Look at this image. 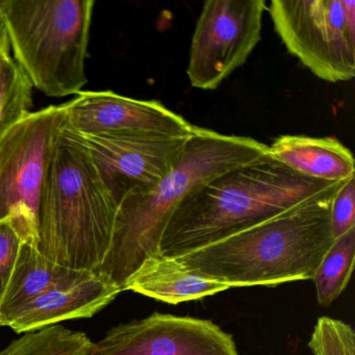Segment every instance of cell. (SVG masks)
<instances>
[{
  "label": "cell",
  "instance_id": "obj_19",
  "mask_svg": "<svg viewBox=\"0 0 355 355\" xmlns=\"http://www.w3.org/2000/svg\"><path fill=\"white\" fill-rule=\"evenodd\" d=\"M309 347L313 355H355V334L349 324L330 317L318 319Z\"/></svg>",
  "mask_w": 355,
  "mask_h": 355
},
{
  "label": "cell",
  "instance_id": "obj_16",
  "mask_svg": "<svg viewBox=\"0 0 355 355\" xmlns=\"http://www.w3.org/2000/svg\"><path fill=\"white\" fill-rule=\"evenodd\" d=\"M355 228L334 239L313 275L318 303L328 307L340 296L350 282L354 268Z\"/></svg>",
  "mask_w": 355,
  "mask_h": 355
},
{
  "label": "cell",
  "instance_id": "obj_11",
  "mask_svg": "<svg viewBox=\"0 0 355 355\" xmlns=\"http://www.w3.org/2000/svg\"><path fill=\"white\" fill-rule=\"evenodd\" d=\"M192 125L159 101H138L113 91H82L66 103L65 128L78 134L188 135Z\"/></svg>",
  "mask_w": 355,
  "mask_h": 355
},
{
  "label": "cell",
  "instance_id": "obj_21",
  "mask_svg": "<svg viewBox=\"0 0 355 355\" xmlns=\"http://www.w3.org/2000/svg\"><path fill=\"white\" fill-rule=\"evenodd\" d=\"M331 227L334 239L355 228V176L345 182L332 200Z\"/></svg>",
  "mask_w": 355,
  "mask_h": 355
},
{
  "label": "cell",
  "instance_id": "obj_22",
  "mask_svg": "<svg viewBox=\"0 0 355 355\" xmlns=\"http://www.w3.org/2000/svg\"><path fill=\"white\" fill-rule=\"evenodd\" d=\"M10 43L3 18L0 20V63L6 55H10Z\"/></svg>",
  "mask_w": 355,
  "mask_h": 355
},
{
  "label": "cell",
  "instance_id": "obj_3",
  "mask_svg": "<svg viewBox=\"0 0 355 355\" xmlns=\"http://www.w3.org/2000/svg\"><path fill=\"white\" fill-rule=\"evenodd\" d=\"M342 187L178 259L234 288L313 279L334 241L331 205Z\"/></svg>",
  "mask_w": 355,
  "mask_h": 355
},
{
  "label": "cell",
  "instance_id": "obj_4",
  "mask_svg": "<svg viewBox=\"0 0 355 355\" xmlns=\"http://www.w3.org/2000/svg\"><path fill=\"white\" fill-rule=\"evenodd\" d=\"M117 211L89 155L62 130L41 195L37 250L68 269L94 272L109 250Z\"/></svg>",
  "mask_w": 355,
  "mask_h": 355
},
{
  "label": "cell",
  "instance_id": "obj_7",
  "mask_svg": "<svg viewBox=\"0 0 355 355\" xmlns=\"http://www.w3.org/2000/svg\"><path fill=\"white\" fill-rule=\"evenodd\" d=\"M267 10L288 53L317 78H354V0H272Z\"/></svg>",
  "mask_w": 355,
  "mask_h": 355
},
{
  "label": "cell",
  "instance_id": "obj_5",
  "mask_svg": "<svg viewBox=\"0 0 355 355\" xmlns=\"http://www.w3.org/2000/svg\"><path fill=\"white\" fill-rule=\"evenodd\" d=\"M94 0H5L1 10L10 49L33 87L49 97L78 94Z\"/></svg>",
  "mask_w": 355,
  "mask_h": 355
},
{
  "label": "cell",
  "instance_id": "obj_9",
  "mask_svg": "<svg viewBox=\"0 0 355 355\" xmlns=\"http://www.w3.org/2000/svg\"><path fill=\"white\" fill-rule=\"evenodd\" d=\"M265 0H209L193 34L187 76L194 88L216 90L246 63L261 36Z\"/></svg>",
  "mask_w": 355,
  "mask_h": 355
},
{
  "label": "cell",
  "instance_id": "obj_12",
  "mask_svg": "<svg viewBox=\"0 0 355 355\" xmlns=\"http://www.w3.org/2000/svg\"><path fill=\"white\" fill-rule=\"evenodd\" d=\"M121 293L117 286L90 273L83 279L60 284L14 311L3 326L17 334L32 332L66 320L91 318Z\"/></svg>",
  "mask_w": 355,
  "mask_h": 355
},
{
  "label": "cell",
  "instance_id": "obj_6",
  "mask_svg": "<svg viewBox=\"0 0 355 355\" xmlns=\"http://www.w3.org/2000/svg\"><path fill=\"white\" fill-rule=\"evenodd\" d=\"M66 103L49 105L16 123L0 140V221L12 218L24 242L38 244L39 205Z\"/></svg>",
  "mask_w": 355,
  "mask_h": 355
},
{
  "label": "cell",
  "instance_id": "obj_20",
  "mask_svg": "<svg viewBox=\"0 0 355 355\" xmlns=\"http://www.w3.org/2000/svg\"><path fill=\"white\" fill-rule=\"evenodd\" d=\"M22 241L12 218L0 221V303L17 261Z\"/></svg>",
  "mask_w": 355,
  "mask_h": 355
},
{
  "label": "cell",
  "instance_id": "obj_1",
  "mask_svg": "<svg viewBox=\"0 0 355 355\" xmlns=\"http://www.w3.org/2000/svg\"><path fill=\"white\" fill-rule=\"evenodd\" d=\"M348 180L306 178L270 153L221 174L184 197L168 219L159 254L184 257L336 190Z\"/></svg>",
  "mask_w": 355,
  "mask_h": 355
},
{
  "label": "cell",
  "instance_id": "obj_8",
  "mask_svg": "<svg viewBox=\"0 0 355 355\" xmlns=\"http://www.w3.org/2000/svg\"><path fill=\"white\" fill-rule=\"evenodd\" d=\"M63 132L89 155L118 207L130 195L153 190L175 167L191 135L123 132L92 136L78 134L65 126Z\"/></svg>",
  "mask_w": 355,
  "mask_h": 355
},
{
  "label": "cell",
  "instance_id": "obj_24",
  "mask_svg": "<svg viewBox=\"0 0 355 355\" xmlns=\"http://www.w3.org/2000/svg\"><path fill=\"white\" fill-rule=\"evenodd\" d=\"M0 327H1V325H0Z\"/></svg>",
  "mask_w": 355,
  "mask_h": 355
},
{
  "label": "cell",
  "instance_id": "obj_10",
  "mask_svg": "<svg viewBox=\"0 0 355 355\" xmlns=\"http://www.w3.org/2000/svg\"><path fill=\"white\" fill-rule=\"evenodd\" d=\"M87 355H240L234 338L209 320L153 313L116 326Z\"/></svg>",
  "mask_w": 355,
  "mask_h": 355
},
{
  "label": "cell",
  "instance_id": "obj_2",
  "mask_svg": "<svg viewBox=\"0 0 355 355\" xmlns=\"http://www.w3.org/2000/svg\"><path fill=\"white\" fill-rule=\"evenodd\" d=\"M270 153L268 145L249 137L192 125L184 153L172 171L153 190L130 195L120 202L109 250L93 273L123 292L141 265L159 255L168 219L184 197L221 174Z\"/></svg>",
  "mask_w": 355,
  "mask_h": 355
},
{
  "label": "cell",
  "instance_id": "obj_13",
  "mask_svg": "<svg viewBox=\"0 0 355 355\" xmlns=\"http://www.w3.org/2000/svg\"><path fill=\"white\" fill-rule=\"evenodd\" d=\"M230 288L234 286L227 282L200 275L180 259L159 254L149 257L141 265L126 282L124 291L176 305L213 296Z\"/></svg>",
  "mask_w": 355,
  "mask_h": 355
},
{
  "label": "cell",
  "instance_id": "obj_18",
  "mask_svg": "<svg viewBox=\"0 0 355 355\" xmlns=\"http://www.w3.org/2000/svg\"><path fill=\"white\" fill-rule=\"evenodd\" d=\"M33 87L11 53L0 63V140L31 113Z\"/></svg>",
  "mask_w": 355,
  "mask_h": 355
},
{
  "label": "cell",
  "instance_id": "obj_15",
  "mask_svg": "<svg viewBox=\"0 0 355 355\" xmlns=\"http://www.w3.org/2000/svg\"><path fill=\"white\" fill-rule=\"evenodd\" d=\"M92 272L76 271L45 259L36 247L22 242L7 290L0 303V325L28 301L46 291L78 282Z\"/></svg>",
  "mask_w": 355,
  "mask_h": 355
},
{
  "label": "cell",
  "instance_id": "obj_14",
  "mask_svg": "<svg viewBox=\"0 0 355 355\" xmlns=\"http://www.w3.org/2000/svg\"><path fill=\"white\" fill-rule=\"evenodd\" d=\"M270 147L274 159L315 180L343 182L355 176L352 153L332 137L280 136Z\"/></svg>",
  "mask_w": 355,
  "mask_h": 355
},
{
  "label": "cell",
  "instance_id": "obj_23",
  "mask_svg": "<svg viewBox=\"0 0 355 355\" xmlns=\"http://www.w3.org/2000/svg\"><path fill=\"white\" fill-rule=\"evenodd\" d=\"M3 3H5V0H0V20L3 18V16H1V10H3Z\"/></svg>",
  "mask_w": 355,
  "mask_h": 355
},
{
  "label": "cell",
  "instance_id": "obj_17",
  "mask_svg": "<svg viewBox=\"0 0 355 355\" xmlns=\"http://www.w3.org/2000/svg\"><path fill=\"white\" fill-rule=\"evenodd\" d=\"M92 340L86 334L53 325L28 332L0 350V355H87Z\"/></svg>",
  "mask_w": 355,
  "mask_h": 355
}]
</instances>
